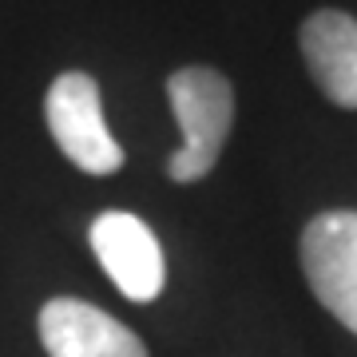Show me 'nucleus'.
<instances>
[{
    "instance_id": "nucleus-6",
    "label": "nucleus",
    "mask_w": 357,
    "mask_h": 357,
    "mask_svg": "<svg viewBox=\"0 0 357 357\" xmlns=\"http://www.w3.org/2000/svg\"><path fill=\"white\" fill-rule=\"evenodd\" d=\"M298 48L318 91L330 103L357 112V20L342 8L310 13L298 28Z\"/></svg>"
},
{
    "instance_id": "nucleus-1",
    "label": "nucleus",
    "mask_w": 357,
    "mask_h": 357,
    "mask_svg": "<svg viewBox=\"0 0 357 357\" xmlns=\"http://www.w3.org/2000/svg\"><path fill=\"white\" fill-rule=\"evenodd\" d=\"M167 100L183 131V147L167 159L175 183H199L215 171L234 128V88L218 68L187 64L167 76Z\"/></svg>"
},
{
    "instance_id": "nucleus-3",
    "label": "nucleus",
    "mask_w": 357,
    "mask_h": 357,
    "mask_svg": "<svg viewBox=\"0 0 357 357\" xmlns=\"http://www.w3.org/2000/svg\"><path fill=\"white\" fill-rule=\"evenodd\" d=\"M298 258L314 298L357 333V211L314 215L302 230Z\"/></svg>"
},
{
    "instance_id": "nucleus-4",
    "label": "nucleus",
    "mask_w": 357,
    "mask_h": 357,
    "mask_svg": "<svg viewBox=\"0 0 357 357\" xmlns=\"http://www.w3.org/2000/svg\"><path fill=\"white\" fill-rule=\"evenodd\" d=\"M96 262L128 302H155L167 282V258L155 230L139 215L103 211L88 230Z\"/></svg>"
},
{
    "instance_id": "nucleus-5",
    "label": "nucleus",
    "mask_w": 357,
    "mask_h": 357,
    "mask_svg": "<svg viewBox=\"0 0 357 357\" xmlns=\"http://www.w3.org/2000/svg\"><path fill=\"white\" fill-rule=\"evenodd\" d=\"M48 357H147V345L131 326L79 298H52L36 318Z\"/></svg>"
},
{
    "instance_id": "nucleus-2",
    "label": "nucleus",
    "mask_w": 357,
    "mask_h": 357,
    "mask_svg": "<svg viewBox=\"0 0 357 357\" xmlns=\"http://www.w3.org/2000/svg\"><path fill=\"white\" fill-rule=\"evenodd\" d=\"M44 119L56 147L68 163L84 175H115L123 167V147L115 143L103 119V96L96 76L88 72H60L44 96Z\"/></svg>"
}]
</instances>
